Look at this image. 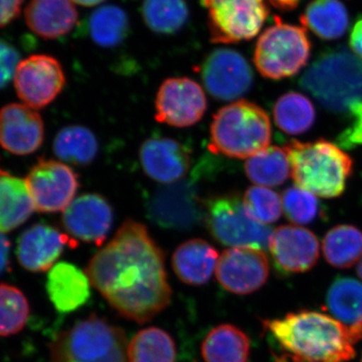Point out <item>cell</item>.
Listing matches in <instances>:
<instances>
[{
  "label": "cell",
  "instance_id": "obj_1",
  "mask_svg": "<svg viewBox=\"0 0 362 362\" xmlns=\"http://www.w3.org/2000/svg\"><path fill=\"white\" fill-rule=\"evenodd\" d=\"M86 274L90 284L121 316L140 324L170 303L165 257L146 226L128 220L93 257Z\"/></svg>",
  "mask_w": 362,
  "mask_h": 362
},
{
  "label": "cell",
  "instance_id": "obj_2",
  "mask_svg": "<svg viewBox=\"0 0 362 362\" xmlns=\"http://www.w3.org/2000/svg\"><path fill=\"white\" fill-rule=\"evenodd\" d=\"M275 362H345L356 356L362 326L349 327L322 312L298 311L263 321Z\"/></svg>",
  "mask_w": 362,
  "mask_h": 362
},
{
  "label": "cell",
  "instance_id": "obj_3",
  "mask_svg": "<svg viewBox=\"0 0 362 362\" xmlns=\"http://www.w3.org/2000/svg\"><path fill=\"white\" fill-rule=\"evenodd\" d=\"M285 149L297 187L325 199L343 194L354 160L339 146L323 139L314 142L293 140Z\"/></svg>",
  "mask_w": 362,
  "mask_h": 362
},
{
  "label": "cell",
  "instance_id": "obj_4",
  "mask_svg": "<svg viewBox=\"0 0 362 362\" xmlns=\"http://www.w3.org/2000/svg\"><path fill=\"white\" fill-rule=\"evenodd\" d=\"M268 114L259 105L240 100L223 107L214 116L209 149L230 158H250L271 143Z\"/></svg>",
  "mask_w": 362,
  "mask_h": 362
},
{
  "label": "cell",
  "instance_id": "obj_5",
  "mask_svg": "<svg viewBox=\"0 0 362 362\" xmlns=\"http://www.w3.org/2000/svg\"><path fill=\"white\" fill-rule=\"evenodd\" d=\"M324 108L333 113L362 102V61L346 49L324 52L300 80Z\"/></svg>",
  "mask_w": 362,
  "mask_h": 362
},
{
  "label": "cell",
  "instance_id": "obj_6",
  "mask_svg": "<svg viewBox=\"0 0 362 362\" xmlns=\"http://www.w3.org/2000/svg\"><path fill=\"white\" fill-rule=\"evenodd\" d=\"M127 347L121 328L93 314L59 333L49 362H129Z\"/></svg>",
  "mask_w": 362,
  "mask_h": 362
},
{
  "label": "cell",
  "instance_id": "obj_7",
  "mask_svg": "<svg viewBox=\"0 0 362 362\" xmlns=\"http://www.w3.org/2000/svg\"><path fill=\"white\" fill-rule=\"evenodd\" d=\"M311 42L306 30L286 23L275 16V23L262 33L255 47L254 63L264 78L292 77L306 66Z\"/></svg>",
  "mask_w": 362,
  "mask_h": 362
},
{
  "label": "cell",
  "instance_id": "obj_8",
  "mask_svg": "<svg viewBox=\"0 0 362 362\" xmlns=\"http://www.w3.org/2000/svg\"><path fill=\"white\" fill-rule=\"evenodd\" d=\"M204 221L214 239L223 246L269 247L273 230L252 220L237 194L218 195L204 202Z\"/></svg>",
  "mask_w": 362,
  "mask_h": 362
},
{
  "label": "cell",
  "instance_id": "obj_9",
  "mask_svg": "<svg viewBox=\"0 0 362 362\" xmlns=\"http://www.w3.org/2000/svg\"><path fill=\"white\" fill-rule=\"evenodd\" d=\"M214 44L233 45L254 39L270 14L266 0H201Z\"/></svg>",
  "mask_w": 362,
  "mask_h": 362
},
{
  "label": "cell",
  "instance_id": "obj_10",
  "mask_svg": "<svg viewBox=\"0 0 362 362\" xmlns=\"http://www.w3.org/2000/svg\"><path fill=\"white\" fill-rule=\"evenodd\" d=\"M16 94L26 106L42 109L61 94L66 84L61 63L47 54H33L20 62L13 77Z\"/></svg>",
  "mask_w": 362,
  "mask_h": 362
},
{
  "label": "cell",
  "instance_id": "obj_11",
  "mask_svg": "<svg viewBox=\"0 0 362 362\" xmlns=\"http://www.w3.org/2000/svg\"><path fill=\"white\" fill-rule=\"evenodd\" d=\"M25 180L35 209L40 213L66 211L80 187L78 176L70 166L45 159L30 169Z\"/></svg>",
  "mask_w": 362,
  "mask_h": 362
},
{
  "label": "cell",
  "instance_id": "obj_12",
  "mask_svg": "<svg viewBox=\"0 0 362 362\" xmlns=\"http://www.w3.org/2000/svg\"><path fill=\"white\" fill-rule=\"evenodd\" d=\"M152 223L161 228L190 230L204 220V202H202L192 183L178 181L157 190L147 204Z\"/></svg>",
  "mask_w": 362,
  "mask_h": 362
},
{
  "label": "cell",
  "instance_id": "obj_13",
  "mask_svg": "<svg viewBox=\"0 0 362 362\" xmlns=\"http://www.w3.org/2000/svg\"><path fill=\"white\" fill-rule=\"evenodd\" d=\"M207 92L221 101L245 96L252 88L254 75L243 54L230 49H218L204 59L201 68Z\"/></svg>",
  "mask_w": 362,
  "mask_h": 362
},
{
  "label": "cell",
  "instance_id": "obj_14",
  "mask_svg": "<svg viewBox=\"0 0 362 362\" xmlns=\"http://www.w3.org/2000/svg\"><path fill=\"white\" fill-rule=\"evenodd\" d=\"M207 107L201 85L189 78H170L157 92L156 118L158 122L185 128L201 121Z\"/></svg>",
  "mask_w": 362,
  "mask_h": 362
},
{
  "label": "cell",
  "instance_id": "obj_15",
  "mask_svg": "<svg viewBox=\"0 0 362 362\" xmlns=\"http://www.w3.org/2000/svg\"><path fill=\"white\" fill-rule=\"evenodd\" d=\"M216 279L226 291L247 295L258 291L270 274L268 257L257 247H230L218 258Z\"/></svg>",
  "mask_w": 362,
  "mask_h": 362
},
{
  "label": "cell",
  "instance_id": "obj_16",
  "mask_svg": "<svg viewBox=\"0 0 362 362\" xmlns=\"http://www.w3.org/2000/svg\"><path fill=\"white\" fill-rule=\"evenodd\" d=\"M113 209L102 195L86 194L71 202L64 211V228L76 240L101 246L113 225Z\"/></svg>",
  "mask_w": 362,
  "mask_h": 362
},
{
  "label": "cell",
  "instance_id": "obj_17",
  "mask_svg": "<svg viewBox=\"0 0 362 362\" xmlns=\"http://www.w3.org/2000/svg\"><path fill=\"white\" fill-rule=\"evenodd\" d=\"M268 249L276 267L284 273H304L316 265L319 259L318 239L311 230L298 226L275 228Z\"/></svg>",
  "mask_w": 362,
  "mask_h": 362
},
{
  "label": "cell",
  "instance_id": "obj_18",
  "mask_svg": "<svg viewBox=\"0 0 362 362\" xmlns=\"http://www.w3.org/2000/svg\"><path fill=\"white\" fill-rule=\"evenodd\" d=\"M45 125L35 109L13 103L0 109V146L16 154L28 156L42 146Z\"/></svg>",
  "mask_w": 362,
  "mask_h": 362
},
{
  "label": "cell",
  "instance_id": "obj_19",
  "mask_svg": "<svg viewBox=\"0 0 362 362\" xmlns=\"http://www.w3.org/2000/svg\"><path fill=\"white\" fill-rule=\"evenodd\" d=\"M77 246V240L54 226L37 223L21 235L16 256L25 270L40 273L51 270L66 247Z\"/></svg>",
  "mask_w": 362,
  "mask_h": 362
},
{
  "label": "cell",
  "instance_id": "obj_20",
  "mask_svg": "<svg viewBox=\"0 0 362 362\" xmlns=\"http://www.w3.org/2000/svg\"><path fill=\"white\" fill-rule=\"evenodd\" d=\"M139 158L144 173L163 185L180 181L192 164V156L187 147L165 137H151L145 140L140 147Z\"/></svg>",
  "mask_w": 362,
  "mask_h": 362
},
{
  "label": "cell",
  "instance_id": "obj_21",
  "mask_svg": "<svg viewBox=\"0 0 362 362\" xmlns=\"http://www.w3.org/2000/svg\"><path fill=\"white\" fill-rule=\"evenodd\" d=\"M28 28L44 40H58L74 30L78 13L71 0H30L25 7Z\"/></svg>",
  "mask_w": 362,
  "mask_h": 362
},
{
  "label": "cell",
  "instance_id": "obj_22",
  "mask_svg": "<svg viewBox=\"0 0 362 362\" xmlns=\"http://www.w3.org/2000/svg\"><path fill=\"white\" fill-rule=\"evenodd\" d=\"M90 281L86 272L61 262L47 275V291L59 313H71L84 306L90 296Z\"/></svg>",
  "mask_w": 362,
  "mask_h": 362
},
{
  "label": "cell",
  "instance_id": "obj_23",
  "mask_svg": "<svg viewBox=\"0 0 362 362\" xmlns=\"http://www.w3.org/2000/svg\"><path fill=\"white\" fill-rule=\"evenodd\" d=\"M218 252L206 240L192 239L181 244L173 256L176 276L187 285L202 286L211 280L218 261Z\"/></svg>",
  "mask_w": 362,
  "mask_h": 362
},
{
  "label": "cell",
  "instance_id": "obj_24",
  "mask_svg": "<svg viewBox=\"0 0 362 362\" xmlns=\"http://www.w3.org/2000/svg\"><path fill=\"white\" fill-rule=\"evenodd\" d=\"M251 342L246 333L232 324L216 326L202 343L206 362H247Z\"/></svg>",
  "mask_w": 362,
  "mask_h": 362
},
{
  "label": "cell",
  "instance_id": "obj_25",
  "mask_svg": "<svg viewBox=\"0 0 362 362\" xmlns=\"http://www.w3.org/2000/svg\"><path fill=\"white\" fill-rule=\"evenodd\" d=\"M33 204L25 180L0 173V233H8L32 216Z\"/></svg>",
  "mask_w": 362,
  "mask_h": 362
},
{
  "label": "cell",
  "instance_id": "obj_26",
  "mask_svg": "<svg viewBox=\"0 0 362 362\" xmlns=\"http://www.w3.org/2000/svg\"><path fill=\"white\" fill-rule=\"evenodd\" d=\"M302 25L324 40L340 39L349 25V14L340 0H313L302 14Z\"/></svg>",
  "mask_w": 362,
  "mask_h": 362
},
{
  "label": "cell",
  "instance_id": "obj_27",
  "mask_svg": "<svg viewBox=\"0 0 362 362\" xmlns=\"http://www.w3.org/2000/svg\"><path fill=\"white\" fill-rule=\"evenodd\" d=\"M331 316L349 327L362 326V283L354 278H338L326 295Z\"/></svg>",
  "mask_w": 362,
  "mask_h": 362
},
{
  "label": "cell",
  "instance_id": "obj_28",
  "mask_svg": "<svg viewBox=\"0 0 362 362\" xmlns=\"http://www.w3.org/2000/svg\"><path fill=\"white\" fill-rule=\"evenodd\" d=\"M130 21L120 6H104L90 14L88 32L90 40L99 47L112 49L122 44L129 35Z\"/></svg>",
  "mask_w": 362,
  "mask_h": 362
},
{
  "label": "cell",
  "instance_id": "obj_29",
  "mask_svg": "<svg viewBox=\"0 0 362 362\" xmlns=\"http://www.w3.org/2000/svg\"><path fill=\"white\" fill-rule=\"evenodd\" d=\"M245 170L247 178L255 185L274 187L287 181L291 166L285 148L269 146L250 157L245 164Z\"/></svg>",
  "mask_w": 362,
  "mask_h": 362
},
{
  "label": "cell",
  "instance_id": "obj_30",
  "mask_svg": "<svg viewBox=\"0 0 362 362\" xmlns=\"http://www.w3.org/2000/svg\"><path fill=\"white\" fill-rule=\"evenodd\" d=\"M322 250L331 266L350 268L362 258V232L354 226H334L324 237Z\"/></svg>",
  "mask_w": 362,
  "mask_h": 362
},
{
  "label": "cell",
  "instance_id": "obj_31",
  "mask_svg": "<svg viewBox=\"0 0 362 362\" xmlns=\"http://www.w3.org/2000/svg\"><path fill=\"white\" fill-rule=\"evenodd\" d=\"M276 125L287 134H303L316 120L314 105L304 95L289 92L277 100L273 108Z\"/></svg>",
  "mask_w": 362,
  "mask_h": 362
},
{
  "label": "cell",
  "instance_id": "obj_32",
  "mask_svg": "<svg viewBox=\"0 0 362 362\" xmlns=\"http://www.w3.org/2000/svg\"><path fill=\"white\" fill-rule=\"evenodd\" d=\"M140 13L145 25L159 35H175L189 20L185 0H142Z\"/></svg>",
  "mask_w": 362,
  "mask_h": 362
},
{
  "label": "cell",
  "instance_id": "obj_33",
  "mask_svg": "<svg viewBox=\"0 0 362 362\" xmlns=\"http://www.w3.org/2000/svg\"><path fill=\"white\" fill-rule=\"evenodd\" d=\"M99 143L88 128L74 125L63 128L54 141V151L62 160L75 165H88L96 158Z\"/></svg>",
  "mask_w": 362,
  "mask_h": 362
},
{
  "label": "cell",
  "instance_id": "obj_34",
  "mask_svg": "<svg viewBox=\"0 0 362 362\" xmlns=\"http://www.w3.org/2000/svg\"><path fill=\"white\" fill-rule=\"evenodd\" d=\"M176 354L175 340L158 327L140 330L127 347L129 362H176Z\"/></svg>",
  "mask_w": 362,
  "mask_h": 362
},
{
  "label": "cell",
  "instance_id": "obj_35",
  "mask_svg": "<svg viewBox=\"0 0 362 362\" xmlns=\"http://www.w3.org/2000/svg\"><path fill=\"white\" fill-rule=\"evenodd\" d=\"M30 316L25 295L13 285L0 284V337H11L25 328Z\"/></svg>",
  "mask_w": 362,
  "mask_h": 362
},
{
  "label": "cell",
  "instance_id": "obj_36",
  "mask_svg": "<svg viewBox=\"0 0 362 362\" xmlns=\"http://www.w3.org/2000/svg\"><path fill=\"white\" fill-rule=\"evenodd\" d=\"M282 206L288 220L296 225H308L323 214L316 195L299 187L287 188L282 195Z\"/></svg>",
  "mask_w": 362,
  "mask_h": 362
},
{
  "label": "cell",
  "instance_id": "obj_37",
  "mask_svg": "<svg viewBox=\"0 0 362 362\" xmlns=\"http://www.w3.org/2000/svg\"><path fill=\"white\" fill-rule=\"evenodd\" d=\"M245 209L247 214L263 225H271L281 218L282 199L274 190L267 187H252L245 192Z\"/></svg>",
  "mask_w": 362,
  "mask_h": 362
},
{
  "label": "cell",
  "instance_id": "obj_38",
  "mask_svg": "<svg viewBox=\"0 0 362 362\" xmlns=\"http://www.w3.org/2000/svg\"><path fill=\"white\" fill-rule=\"evenodd\" d=\"M350 123L337 138L343 148L351 149L362 145V102L352 105L349 110Z\"/></svg>",
  "mask_w": 362,
  "mask_h": 362
},
{
  "label": "cell",
  "instance_id": "obj_39",
  "mask_svg": "<svg viewBox=\"0 0 362 362\" xmlns=\"http://www.w3.org/2000/svg\"><path fill=\"white\" fill-rule=\"evenodd\" d=\"M18 64L20 54L16 47L0 39V89H4L11 82Z\"/></svg>",
  "mask_w": 362,
  "mask_h": 362
},
{
  "label": "cell",
  "instance_id": "obj_40",
  "mask_svg": "<svg viewBox=\"0 0 362 362\" xmlns=\"http://www.w3.org/2000/svg\"><path fill=\"white\" fill-rule=\"evenodd\" d=\"M25 0H0V28L8 25L21 14Z\"/></svg>",
  "mask_w": 362,
  "mask_h": 362
},
{
  "label": "cell",
  "instance_id": "obj_41",
  "mask_svg": "<svg viewBox=\"0 0 362 362\" xmlns=\"http://www.w3.org/2000/svg\"><path fill=\"white\" fill-rule=\"evenodd\" d=\"M349 45L352 51L362 59V18L356 21L350 33Z\"/></svg>",
  "mask_w": 362,
  "mask_h": 362
},
{
  "label": "cell",
  "instance_id": "obj_42",
  "mask_svg": "<svg viewBox=\"0 0 362 362\" xmlns=\"http://www.w3.org/2000/svg\"><path fill=\"white\" fill-rule=\"evenodd\" d=\"M9 252H11V242L4 233H0V275L9 265Z\"/></svg>",
  "mask_w": 362,
  "mask_h": 362
},
{
  "label": "cell",
  "instance_id": "obj_43",
  "mask_svg": "<svg viewBox=\"0 0 362 362\" xmlns=\"http://www.w3.org/2000/svg\"><path fill=\"white\" fill-rule=\"evenodd\" d=\"M269 1L279 11H291L296 9L303 0H269Z\"/></svg>",
  "mask_w": 362,
  "mask_h": 362
},
{
  "label": "cell",
  "instance_id": "obj_44",
  "mask_svg": "<svg viewBox=\"0 0 362 362\" xmlns=\"http://www.w3.org/2000/svg\"><path fill=\"white\" fill-rule=\"evenodd\" d=\"M74 4H77L78 6H96L98 4H102L104 0H71Z\"/></svg>",
  "mask_w": 362,
  "mask_h": 362
},
{
  "label": "cell",
  "instance_id": "obj_45",
  "mask_svg": "<svg viewBox=\"0 0 362 362\" xmlns=\"http://www.w3.org/2000/svg\"><path fill=\"white\" fill-rule=\"evenodd\" d=\"M357 274H358L359 277H361L362 280V258L361 261H359L358 267H357Z\"/></svg>",
  "mask_w": 362,
  "mask_h": 362
}]
</instances>
